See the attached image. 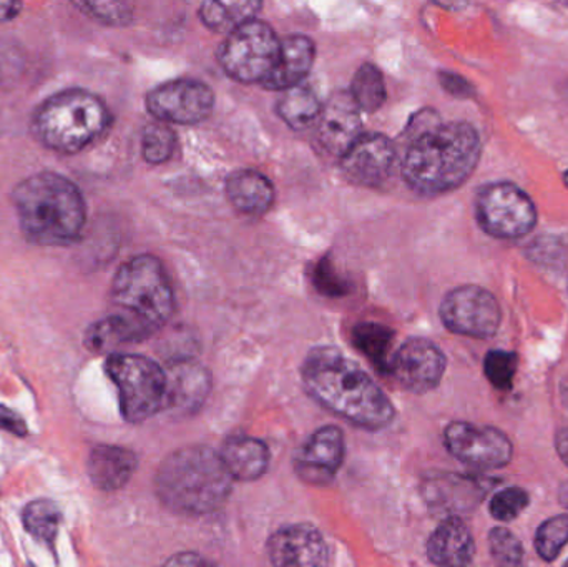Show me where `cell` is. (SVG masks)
<instances>
[{"instance_id":"obj_1","label":"cell","mask_w":568,"mask_h":567,"mask_svg":"<svg viewBox=\"0 0 568 567\" xmlns=\"http://www.w3.org/2000/svg\"><path fill=\"white\" fill-rule=\"evenodd\" d=\"M304 388L327 412L366 429H381L394 419L386 393L363 368L334 348H316L304 360Z\"/></svg>"},{"instance_id":"obj_2","label":"cell","mask_w":568,"mask_h":567,"mask_svg":"<svg viewBox=\"0 0 568 567\" xmlns=\"http://www.w3.org/2000/svg\"><path fill=\"white\" fill-rule=\"evenodd\" d=\"M480 150L479 133L470 123L429 126L407 149L403 162L404 180L420 195H443L473 175Z\"/></svg>"},{"instance_id":"obj_3","label":"cell","mask_w":568,"mask_h":567,"mask_svg":"<svg viewBox=\"0 0 568 567\" xmlns=\"http://www.w3.org/2000/svg\"><path fill=\"white\" fill-rule=\"evenodd\" d=\"M12 202L23 235L39 245H69L85 226L82 193L57 173H37L23 180L13 190Z\"/></svg>"},{"instance_id":"obj_4","label":"cell","mask_w":568,"mask_h":567,"mask_svg":"<svg viewBox=\"0 0 568 567\" xmlns=\"http://www.w3.org/2000/svg\"><path fill=\"white\" fill-rule=\"evenodd\" d=\"M232 482L220 453L206 446H186L163 459L155 489L172 512L203 516L222 508L232 493Z\"/></svg>"},{"instance_id":"obj_5","label":"cell","mask_w":568,"mask_h":567,"mask_svg":"<svg viewBox=\"0 0 568 567\" xmlns=\"http://www.w3.org/2000/svg\"><path fill=\"white\" fill-rule=\"evenodd\" d=\"M115 315L132 323L143 338L159 332L175 310V295L162 262L140 255L123 263L112 285Z\"/></svg>"},{"instance_id":"obj_6","label":"cell","mask_w":568,"mask_h":567,"mask_svg":"<svg viewBox=\"0 0 568 567\" xmlns=\"http://www.w3.org/2000/svg\"><path fill=\"white\" fill-rule=\"evenodd\" d=\"M110 115L105 103L87 90H65L47 99L33 117V133L47 149L77 153L95 142Z\"/></svg>"},{"instance_id":"obj_7","label":"cell","mask_w":568,"mask_h":567,"mask_svg":"<svg viewBox=\"0 0 568 567\" xmlns=\"http://www.w3.org/2000/svg\"><path fill=\"white\" fill-rule=\"evenodd\" d=\"M105 369L119 389L126 422L142 423L166 409L169 379L159 363L140 355H112Z\"/></svg>"},{"instance_id":"obj_8","label":"cell","mask_w":568,"mask_h":567,"mask_svg":"<svg viewBox=\"0 0 568 567\" xmlns=\"http://www.w3.org/2000/svg\"><path fill=\"white\" fill-rule=\"evenodd\" d=\"M282 40L275 30L253 19L226 37L220 47L219 59L223 70L242 83H265L278 63Z\"/></svg>"},{"instance_id":"obj_9","label":"cell","mask_w":568,"mask_h":567,"mask_svg":"<svg viewBox=\"0 0 568 567\" xmlns=\"http://www.w3.org/2000/svg\"><path fill=\"white\" fill-rule=\"evenodd\" d=\"M476 216L484 232L499 240L529 235L539 219L529 193L510 182L484 186L477 195Z\"/></svg>"},{"instance_id":"obj_10","label":"cell","mask_w":568,"mask_h":567,"mask_svg":"<svg viewBox=\"0 0 568 567\" xmlns=\"http://www.w3.org/2000/svg\"><path fill=\"white\" fill-rule=\"evenodd\" d=\"M439 313L449 332L470 338H490L503 322V310L496 296L477 285L459 286L447 293Z\"/></svg>"},{"instance_id":"obj_11","label":"cell","mask_w":568,"mask_h":567,"mask_svg":"<svg viewBox=\"0 0 568 567\" xmlns=\"http://www.w3.org/2000/svg\"><path fill=\"white\" fill-rule=\"evenodd\" d=\"M444 443L454 458L476 469H499L509 465L514 446L506 433L489 426L450 423Z\"/></svg>"},{"instance_id":"obj_12","label":"cell","mask_w":568,"mask_h":567,"mask_svg":"<svg viewBox=\"0 0 568 567\" xmlns=\"http://www.w3.org/2000/svg\"><path fill=\"white\" fill-rule=\"evenodd\" d=\"M215 105L213 90L199 80H172L146 97L149 112L159 122L193 125L209 119Z\"/></svg>"},{"instance_id":"obj_13","label":"cell","mask_w":568,"mask_h":567,"mask_svg":"<svg viewBox=\"0 0 568 567\" xmlns=\"http://www.w3.org/2000/svg\"><path fill=\"white\" fill-rule=\"evenodd\" d=\"M446 372V356L436 343L410 338L390 358L389 375L407 392L436 388Z\"/></svg>"},{"instance_id":"obj_14","label":"cell","mask_w":568,"mask_h":567,"mask_svg":"<svg viewBox=\"0 0 568 567\" xmlns=\"http://www.w3.org/2000/svg\"><path fill=\"white\" fill-rule=\"evenodd\" d=\"M346 442L336 426H324L310 436L294 456L296 475L307 485L326 486L344 462Z\"/></svg>"},{"instance_id":"obj_15","label":"cell","mask_w":568,"mask_h":567,"mask_svg":"<svg viewBox=\"0 0 568 567\" xmlns=\"http://www.w3.org/2000/svg\"><path fill=\"white\" fill-rule=\"evenodd\" d=\"M339 160L341 169L351 182L377 186L389 179L396 150L383 133H363Z\"/></svg>"},{"instance_id":"obj_16","label":"cell","mask_w":568,"mask_h":567,"mask_svg":"<svg viewBox=\"0 0 568 567\" xmlns=\"http://www.w3.org/2000/svg\"><path fill=\"white\" fill-rule=\"evenodd\" d=\"M268 556L273 567H326L329 553L320 529L290 525L270 538Z\"/></svg>"},{"instance_id":"obj_17","label":"cell","mask_w":568,"mask_h":567,"mask_svg":"<svg viewBox=\"0 0 568 567\" xmlns=\"http://www.w3.org/2000/svg\"><path fill=\"white\" fill-rule=\"evenodd\" d=\"M361 135V110L353 97L347 92L334 93L317 120L321 145L329 155L341 159Z\"/></svg>"},{"instance_id":"obj_18","label":"cell","mask_w":568,"mask_h":567,"mask_svg":"<svg viewBox=\"0 0 568 567\" xmlns=\"http://www.w3.org/2000/svg\"><path fill=\"white\" fill-rule=\"evenodd\" d=\"M166 409H172L175 415H193L196 409L202 408L212 386V378L206 368L190 360L173 363L166 372Z\"/></svg>"},{"instance_id":"obj_19","label":"cell","mask_w":568,"mask_h":567,"mask_svg":"<svg viewBox=\"0 0 568 567\" xmlns=\"http://www.w3.org/2000/svg\"><path fill=\"white\" fill-rule=\"evenodd\" d=\"M489 488V482L477 476L444 475L429 479L424 492L433 508L460 513L477 508Z\"/></svg>"},{"instance_id":"obj_20","label":"cell","mask_w":568,"mask_h":567,"mask_svg":"<svg viewBox=\"0 0 568 567\" xmlns=\"http://www.w3.org/2000/svg\"><path fill=\"white\" fill-rule=\"evenodd\" d=\"M476 553L473 533L463 519H444L427 541V556L439 567H469Z\"/></svg>"},{"instance_id":"obj_21","label":"cell","mask_w":568,"mask_h":567,"mask_svg":"<svg viewBox=\"0 0 568 567\" xmlns=\"http://www.w3.org/2000/svg\"><path fill=\"white\" fill-rule=\"evenodd\" d=\"M139 466L135 453L122 446L99 445L90 452L87 473L100 492H116L132 479Z\"/></svg>"},{"instance_id":"obj_22","label":"cell","mask_w":568,"mask_h":567,"mask_svg":"<svg viewBox=\"0 0 568 567\" xmlns=\"http://www.w3.org/2000/svg\"><path fill=\"white\" fill-rule=\"evenodd\" d=\"M226 472L236 482H255L270 466V449L252 436H233L220 452Z\"/></svg>"},{"instance_id":"obj_23","label":"cell","mask_w":568,"mask_h":567,"mask_svg":"<svg viewBox=\"0 0 568 567\" xmlns=\"http://www.w3.org/2000/svg\"><path fill=\"white\" fill-rule=\"evenodd\" d=\"M313 40L304 36H291L282 42L278 63L263 85L270 90H287L301 85L314 63Z\"/></svg>"},{"instance_id":"obj_24","label":"cell","mask_w":568,"mask_h":567,"mask_svg":"<svg viewBox=\"0 0 568 567\" xmlns=\"http://www.w3.org/2000/svg\"><path fill=\"white\" fill-rule=\"evenodd\" d=\"M226 195L236 210L248 215H263L275 202L273 183L256 170H240L230 175Z\"/></svg>"},{"instance_id":"obj_25","label":"cell","mask_w":568,"mask_h":567,"mask_svg":"<svg viewBox=\"0 0 568 567\" xmlns=\"http://www.w3.org/2000/svg\"><path fill=\"white\" fill-rule=\"evenodd\" d=\"M262 3L253 0H230V2H205L200 9L203 23L213 32L232 33L243 23L256 19Z\"/></svg>"},{"instance_id":"obj_26","label":"cell","mask_w":568,"mask_h":567,"mask_svg":"<svg viewBox=\"0 0 568 567\" xmlns=\"http://www.w3.org/2000/svg\"><path fill=\"white\" fill-rule=\"evenodd\" d=\"M276 110L291 129L306 130L317 123L323 107L310 87L296 85L284 90Z\"/></svg>"},{"instance_id":"obj_27","label":"cell","mask_w":568,"mask_h":567,"mask_svg":"<svg viewBox=\"0 0 568 567\" xmlns=\"http://www.w3.org/2000/svg\"><path fill=\"white\" fill-rule=\"evenodd\" d=\"M142 333L122 316L113 315L93 323L85 333V346L90 352H112L116 346L143 342Z\"/></svg>"},{"instance_id":"obj_28","label":"cell","mask_w":568,"mask_h":567,"mask_svg":"<svg viewBox=\"0 0 568 567\" xmlns=\"http://www.w3.org/2000/svg\"><path fill=\"white\" fill-rule=\"evenodd\" d=\"M393 340V330L381 323L364 322L353 330L354 346L383 373H389Z\"/></svg>"},{"instance_id":"obj_29","label":"cell","mask_w":568,"mask_h":567,"mask_svg":"<svg viewBox=\"0 0 568 567\" xmlns=\"http://www.w3.org/2000/svg\"><path fill=\"white\" fill-rule=\"evenodd\" d=\"M349 93L361 112L379 110L386 102V83L381 70L373 63H364L354 75Z\"/></svg>"},{"instance_id":"obj_30","label":"cell","mask_w":568,"mask_h":567,"mask_svg":"<svg viewBox=\"0 0 568 567\" xmlns=\"http://www.w3.org/2000/svg\"><path fill=\"white\" fill-rule=\"evenodd\" d=\"M60 523H62V513L59 506L49 499H37L23 509V528L37 541L45 545H52L55 541Z\"/></svg>"},{"instance_id":"obj_31","label":"cell","mask_w":568,"mask_h":567,"mask_svg":"<svg viewBox=\"0 0 568 567\" xmlns=\"http://www.w3.org/2000/svg\"><path fill=\"white\" fill-rule=\"evenodd\" d=\"M176 136L166 123H149L143 130L142 152L143 159L153 165L166 162L175 150Z\"/></svg>"},{"instance_id":"obj_32","label":"cell","mask_w":568,"mask_h":567,"mask_svg":"<svg viewBox=\"0 0 568 567\" xmlns=\"http://www.w3.org/2000/svg\"><path fill=\"white\" fill-rule=\"evenodd\" d=\"M568 543V515L554 516L540 525L536 549L540 558L554 561Z\"/></svg>"},{"instance_id":"obj_33","label":"cell","mask_w":568,"mask_h":567,"mask_svg":"<svg viewBox=\"0 0 568 567\" xmlns=\"http://www.w3.org/2000/svg\"><path fill=\"white\" fill-rule=\"evenodd\" d=\"M490 555L499 567H524V546L507 528H494L489 533Z\"/></svg>"},{"instance_id":"obj_34","label":"cell","mask_w":568,"mask_h":567,"mask_svg":"<svg viewBox=\"0 0 568 567\" xmlns=\"http://www.w3.org/2000/svg\"><path fill=\"white\" fill-rule=\"evenodd\" d=\"M517 365H519V358L516 353L493 350L487 353L484 372L493 386L506 392V389H510L514 378H516Z\"/></svg>"},{"instance_id":"obj_35","label":"cell","mask_w":568,"mask_h":567,"mask_svg":"<svg viewBox=\"0 0 568 567\" xmlns=\"http://www.w3.org/2000/svg\"><path fill=\"white\" fill-rule=\"evenodd\" d=\"M530 498L526 489L519 486H510V488L503 489L490 499V515L497 522H513L516 519L524 509L529 506Z\"/></svg>"},{"instance_id":"obj_36","label":"cell","mask_w":568,"mask_h":567,"mask_svg":"<svg viewBox=\"0 0 568 567\" xmlns=\"http://www.w3.org/2000/svg\"><path fill=\"white\" fill-rule=\"evenodd\" d=\"M77 7L106 26H126L132 20V7L129 3L80 2Z\"/></svg>"},{"instance_id":"obj_37","label":"cell","mask_w":568,"mask_h":567,"mask_svg":"<svg viewBox=\"0 0 568 567\" xmlns=\"http://www.w3.org/2000/svg\"><path fill=\"white\" fill-rule=\"evenodd\" d=\"M313 283L321 295L333 296V298L347 295L349 292V283L341 279L329 259H323L314 266Z\"/></svg>"},{"instance_id":"obj_38","label":"cell","mask_w":568,"mask_h":567,"mask_svg":"<svg viewBox=\"0 0 568 567\" xmlns=\"http://www.w3.org/2000/svg\"><path fill=\"white\" fill-rule=\"evenodd\" d=\"M440 83L450 95L459 97V99H469L474 95L473 85L456 73L443 72L440 73Z\"/></svg>"},{"instance_id":"obj_39","label":"cell","mask_w":568,"mask_h":567,"mask_svg":"<svg viewBox=\"0 0 568 567\" xmlns=\"http://www.w3.org/2000/svg\"><path fill=\"white\" fill-rule=\"evenodd\" d=\"M0 429L12 433V435L17 436L27 435L26 422H23L16 412L6 408V406L2 405H0Z\"/></svg>"},{"instance_id":"obj_40","label":"cell","mask_w":568,"mask_h":567,"mask_svg":"<svg viewBox=\"0 0 568 567\" xmlns=\"http://www.w3.org/2000/svg\"><path fill=\"white\" fill-rule=\"evenodd\" d=\"M162 567H219L213 565L209 559L196 553H180V555L172 556L169 561L163 563Z\"/></svg>"},{"instance_id":"obj_41","label":"cell","mask_w":568,"mask_h":567,"mask_svg":"<svg viewBox=\"0 0 568 567\" xmlns=\"http://www.w3.org/2000/svg\"><path fill=\"white\" fill-rule=\"evenodd\" d=\"M22 9V3L20 2H9V0H0V22H7V20H12L17 13Z\"/></svg>"},{"instance_id":"obj_42","label":"cell","mask_w":568,"mask_h":567,"mask_svg":"<svg viewBox=\"0 0 568 567\" xmlns=\"http://www.w3.org/2000/svg\"><path fill=\"white\" fill-rule=\"evenodd\" d=\"M556 449L562 462L568 466V428H562L557 433Z\"/></svg>"},{"instance_id":"obj_43","label":"cell","mask_w":568,"mask_h":567,"mask_svg":"<svg viewBox=\"0 0 568 567\" xmlns=\"http://www.w3.org/2000/svg\"><path fill=\"white\" fill-rule=\"evenodd\" d=\"M559 502H560V505L564 506V508L568 509V482L564 483V485L560 486Z\"/></svg>"},{"instance_id":"obj_44","label":"cell","mask_w":568,"mask_h":567,"mask_svg":"<svg viewBox=\"0 0 568 567\" xmlns=\"http://www.w3.org/2000/svg\"><path fill=\"white\" fill-rule=\"evenodd\" d=\"M564 182H566V185L568 186V170L566 172V175H564Z\"/></svg>"},{"instance_id":"obj_45","label":"cell","mask_w":568,"mask_h":567,"mask_svg":"<svg viewBox=\"0 0 568 567\" xmlns=\"http://www.w3.org/2000/svg\"><path fill=\"white\" fill-rule=\"evenodd\" d=\"M564 567H568V561L566 563V566H564Z\"/></svg>"}]
</instances>
